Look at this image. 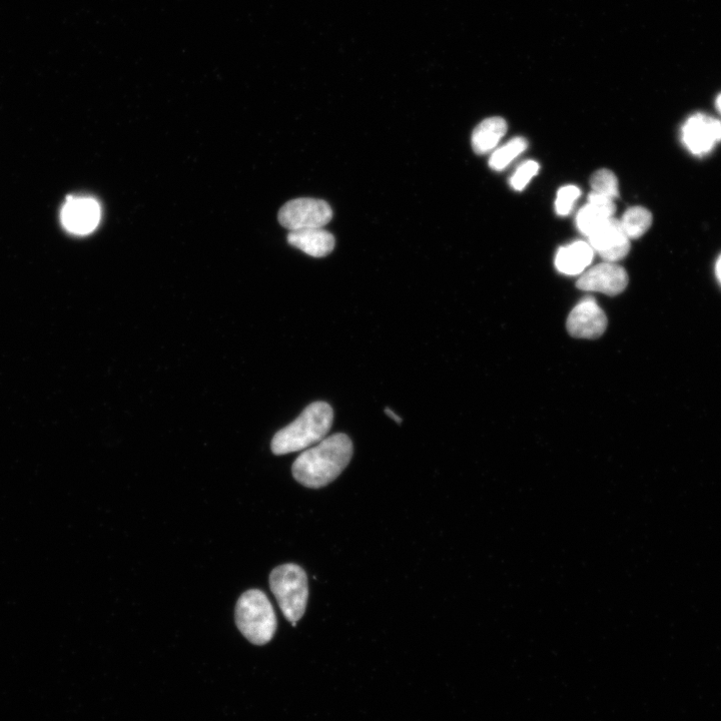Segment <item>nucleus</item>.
Returning a JSON list of instances; mask_svg holds the SVG:
<instances>
[{
    "label": "nucleus",
    "instance_id": "obj_1",
    "mask_svg": "<svg viewBox=\"0 0 721 721\" xmlns=\"http://www.w3.org/2000/svg\"><path fill=\"white\" fill-rule=\"evenodd\" d=\"M353 457V443L344 433L326 437L317 446L303 452L294 462V478L308 488L332 483L347 468Z\"/></svg>",
    "mask_w": 721,
    "mask_h": 721
},
{
    "label": "nucleus",
    "instance_id": "obj_2",
    "mask_svg": "<svg viewBox=\"0 0 721 721\" xmlns=\"http://www.w3.org/2000/svg\"><path fill=\"white\" fill-rule=\"evenodd\" d=\"M333 420L334 411L328 403H312L293 423L274 436L272 452L275 455H285L321 442L330 432Z\"/></svg>",
    "mask_w": 721,
    "mask_h": 721
},
{
    "label": "nucleus",
    "instance_id": "obj_3",
    "mask_svg": "<svg viewBox=\"0 0 721 721\" xmlns=\"http://www.w3.org/2000/svg\"><path fill=\"white\" fill-rule=\"evenodd\" d=\"M236 624L241 633L255 645H265L275 636L277 616L268 596L259 589L242 594L235 610Z\"/></svg>",
    "mask_w": 721,
    "mask_h": 721
},
{
    "label": "nucleus",
    "instance_id": "obj_4",
    "mask_svg": "<svg viewBox=\"0 0 721 721\" xmlns=\"http://www.w3.org/2000/svg\"><path fill=\"white\" fill-rule=\"evenodd\" d=\"M270 586L284 616L295 626L305 614L309 598L305 570L294 563L280 565L271 572Z\"/></svg>",
    "mask_w": 721,
    "mask_h": 721
},
{
    "label": "nucleus",
    "instance_id": "obj_5",
    "mask_svg": "<svg viewBox=\"0 0 721 721\" xmlns=\"http://www.w3.org/2000/svg\"><path fill=\"white\" fill-rule=\"evenodd\" d=\"M333 218V211L323 200L302 198L288 202L279 212L280 224L290 232L323 228Z\"/></svg>",
    "mask_w": 721,
    "mask_h": 721
},
{
    "label": "nucleus",
    "instance_id": "obj_6",
    "mask_svg": "<svg viewBox=\"0 0 721 721\" xmlns=\"http://www.w3.org/2000/svg\"><path fill=\"white\" fill-rule=\"evenodd\" d=\"M681 139L691 154L705 156L721 142V122L703 114L693 115L683 125Z\"/></svg>",
    "mask_w": 721,
    "mask_h": 721
},
{
    "label": "nucleus",
    "instance_id": "obj_7",
    "mask_svg": "<svg viewBox=\"0 0 721 721\" xmlns=\"http://www.w3.org/2000/svg\"><path fill=\"white\" fill-rule=\"evenodd\" d=\"M61 221L69 233L89 235L100 224L101 207L95 199L69 196L61 212Z\"/></svg>",
    "mask_w": 721,
    "mask_h": 721
},
{
    "label": "nucleus",
    "instance_id": "obj_8",
    "mask_svg": "<svg viewBox=\"0 0 721 721\" xmlns=\"http://www.w3.org/2000/svg\"><path fill=\"white\" fill-rule=\"evenodd\" d=\"M628 281V275L621 266L604 262L581 274L576 286L586 292L617 296L625 291Z\"/></svg>",
    "mask_w": 721,
    "mask_h": 721
},
{
    "label": "nucleus",
    "instance_id": "obj_9",
    "mask_svg": "<svg viewBox=\"0 0 721 721\" xmlns=\"http://www.w3.org/2000/svg\"><path fill=\"white\" fill-rule=\"evenodd\" d=\"M587 238L589 245L604 262L617 263L623 260L630 251V239L625 234L620 221L614 217L607 220Z\"/></svg>",
    "mask_w": 721,
    "mask_h": 721
},
{
    "label": "nucleus",
    "instance_id": "obj_10",
    "mask_svg": "<svg viewBox=\"0 0 721 721\" xmlns=\"http://www.w3.org/2000/svg\"><path fill=\"white\" fill-rule=\"evenodd\" d=\"M567 331L574 338L597 339L607 328V317L595 299H582L567 319Z\"/></svg>",
    "mask_w": 721,
    "mask_h": 721
},
{
    "label": "nucleus",
    "instance_id": "obj_11",
    "mask_svg": "<svg viewBox=\"0 0 721 721\" xmlns=\"http://www.w3.org/2000/svg\"><path fill=\"white\" fill-rule=\"evenodd\" d=\"M616 212L614 200L591 192L588 197V204L577 214V229L589 237L607 220L613 218Z\"/></svg>",
    "mask_w": 721,
    "mask_h": 721
},
{
    "label": "nucleus",
    "instance_id": "obj_12",
    "mask_svg": "<svg viewBox=\"0 0 721 721\" xmlns=\"http://www.w3.org/2000/svg\"><path fill=\"white\" fill-rule=\"evenodd\" d=\"M288 243L314 258H324L335 248V238L323 228L290 232Z\"/></svg>",
    "mask_w": 721,
    "mask_h": 721
},
{
    "label": "nucleus",
    "instance_id": "obj_13",
    "mask_svg": "<svg viewBox=\"0 0 721 721\" xmlns=\"http://www.w3.org/2000/svg\"><path fill=\"white\" fill-rule=\"evenodd\" d=\"M594 259V250L589 243L578 241L561 247L555 258L556 269L567 276L583 274Z\"/></svg>",
    "mask_w": 721,
    "mask_h": 721
},
{
    "label": "nucleus",
    "instance_id": "obj_14",
    "mask_svg": "<svg viewBox=\"0 0 721 721\" xmlns=\"http://www.w3.org/2000/svg\"><path fill=\"white\" fill-rule=\"evenodd\" d=\"M507 132V123L499 117L489 118L480 123L472 134V148L478 155L490 153Z\"/></svg>",
    "mask_w": 721,
    "mask_h": 721
},
{
    "label": "nucleus",
    "instance_id": "obj_15",
    "mask_svg": "<svg viewBox=\"0 0 721 721\" xmlns=\"http://www.w3.org/2000/svg\"><path fill=\"white\" fill-rule=\"evenodd\" d=\"M620 223L627 237L635 240L649 230L652 224V215L645 208L633 207L624 213Z\"/></svg>",
    "mask_w": 721,
    "mask_h": 721
},
{
    "label": "nucleus",
    "instance_id": "obj_16",
    "mask_svg": "<svg viewBox=\"0 0 721 721\" xmlns=\"http://www.w3.org/2000/svg\"><path fill=\"white\" fill-rule=\"evenodd\" d=\"M527 147L528 143L524 138L518 137L511 140L492 154L489 160L490 168L494 171L506 169L512 161L526 151Z\"/></svg>",
    "mask_w": 721,
    "mask_h": 721
},
{
    "label": "nucleus",
    "instance_id": "obj_17",
    "mask_svg": "<svg viewBox=\"0 0 721 721\" xmlns=\"http://www.w3.org/2000/svg\"><path fill=\"white\" fill-rule=\"evenodd\" d=\"M592 192L612 200L619 197L618 180L609 170H599L590 179Z\"/></svg>",
    "mask_w": 721,
    "mask_h": 721
},
{
    "label": "nucleus",
    "instance_id": "obj_18",
    "mask_svg": "<svg viewBox=\"0 0 721 721\" xmlns=\"http://www.w3.org/2000/svg\"><path fill=\"white\" fill-rule=\"evenodd\" d=\"M581 191L575 186H566L557 193L555 210L559 216H567L572 211L575 202L579 199Z\"/></svg>",
    "mask_w": 721,
    "mask_h": 721
},
{
    "label": "nucleus",
    "instance_id": "obj_19",
    "mask_svg": "<svg viewBox=\"0 0 721 721\" xmlns=\"http://www.w3.org/2000/svg\"><path fill=\"white\" fill-rule=\"evenodd\" d=\"M539 164L534 161H527L522 164L510 180L511 187L517 191H523L529 182L538 174Z\"/></svg>",
    "mask_w": 721,
    "mask_h": 721
},
{
    "label": "nucleus",
    "instance_id": "obj_20",
    "mask_svg": "<svg viewBox=\"0 0 721 721\" xmlns=\"http://www.w3.org/2000/svg\"><path fill=\"white\" fill-rule=\"evenodd\" d=\"M385 412H386V414H387L388 416H390V418H392L393 420H395L397 423H399V424L402 423V418H400L399 416H397V415H396L392 410H390L389 408H386V409H385Z\"/></svg>",
    "mask_w": 721,
    "mask_h": 721
},
{
    "label": "nucleus",
    "instance_id": "obj_21",
    "mask_svg": "<svg viewBox=\"0 0 721 721\" xmlns=\"http://www.w3.org/2000/svg\"><path fill=\"white\" fill-rule=\"evenodd\" d=\"M715 271H716V276H717L719 282L721 283V256L719 257V259L716 263Z\"/></svg>",
    "mask_w": 721,
    "mask_h": 721
},
{
    "label": "nucleus",
    "instance_id": "obj_22",
    "mask_svg": "<svg viewBox=\"0 0 721 721\" xmlns=\"http://www.w3.org/2000/svg\"><path fill=\"white\" fill-rule=\"evenodd\" d=\"M715 106L717 111L721 114V95H719L716 99Z\"/></svg>",
    "mask_w": 721,
    "mask_h": 721
}]
</instances>
